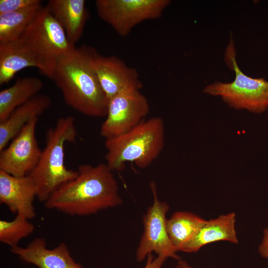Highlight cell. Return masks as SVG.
<instances>
[{
	"mask_svg": "<svg viewBox=\"0 0 268 268\" xmlns=\"http://www.w3.org/2000/svg\"><path fill=\"white\" fill-rule=\"evenodd\" d=\"M77 175L57 189L44 202L48 209L86 216L120 205L117 181L106 163L82 164Z\"/></svg>",
	"mask_w": 268,
	"mask_h": 268,
	"instance_id": "cell-1",
	"label": "cell"
},
{
	"mask_svg": "<svg viewBox=\"0 0 268 268\" xmlns=\"http://www.w3.org/2000/svg\"><path fill=\"white\" fill-rule=\"evenodd\" d=\"M96 51L84 45L74 47L57 61L51 79L66 103L84 115L105 117L109 99L93 67Z\"/></svg>",
	"mask_w": 268,
	"mask_h": 268,
	"instance_id": "cell-2",
	"label": "cell"
},
{
	"mask_svg": "<svg viewBox=\"0 0 268 268\" xmlns=\"http://www.w3.org/2000/svg\"><path fill=\"white\" fill-rule=\"evenodd\" d=\"M77 130L74 117L59 118L46 133V144L39 160L29 175L37 189V198L45 202L60 187L74 179L77 170L67 168L65 163V145L75 141Z\"/></svg>",
	"mask_w": 268,
	"mask_h": 268,
	"instance_id": "cell-3",
	"label": "cell"
},
{
	"mask_svg": "<svg viewBox=\"0 0 268 268\" xmlns=\"http://www.w3.org/2000/svg\"><path fill=\"white\" fill-rule=\"evenodd\" d=\"M164 142L162 119L156 116L144 120L128 132L105 139L106 163L113 172L122 171L129 162L146 168L159 156Z\"/></svg>",
	"mask_w": 268,
	"mask_h": 268,
	"instance_id": "cell-4",
	"label": "cell"
},
{
	"mask_svg": "<svg viewBox=\"0 0 268 268\" xmlns=\"http://www.w3.org/2000/svg\"><path fill=\"white\" fill-rule=\"evenodd\" d=\"M229 68L235 72L230 82L216 81L206 86L205 93L220 97L230 107L261 114L268 110V81L264 78H253L244 73L236 59V51L231 38L224 55Z\"/></svg>",
	"mask_w": 268,
	"mask_h": 268,
	"instance_id": "cell-5",
	"label": "cell"
},
{
	"mask_svg": "<svg viewBox=\"0 0 268 268\" xmlns=\"http://www.w3.org/2000/svg\"><path fill=\"white\" fill-rule=\"evenodd\" d=\"M36 57L40 71L51 79L58 60L75 46L68 41L66 33L47 6L19 39Z\"/></svg>",
	"mask_w": 268,
	"mask_h": 268,
	"instance_id": "cell-6",
	"label": "cell"
},
{
	"mask_svg": "<svg viewBox=\"0 0 268 268\" xmlns=\"http://www.w3.org/2000/svg\"><path fill=\"white\" fill-rule=\"evenodd\" d=\"M169 0H97L99 16L120 36L125 37L143 21L161 17Z\"/></svg>",
	"mask_w": 268,
	"mask_h": 268,
	"instance_id": "cell-7",
	"label": "cell"
},
{
	"mask_svg": "<svg viewBox=\"0 0 268 268\" xmlns=\"http://www.w3.org/2000/svg\"><path fill=\"white\" fill-rule=\"evenodd\" d=\"M153 202L143 216V232L136 250L138 262L143 261L153 252L166 258L180 260L178 252L169 237L167 230L166 213L169 205L159 200L155 182L150 183Z\"/></svg>",
	"mask_w": 268,
	"mask_h": 268,
	"instance_id": "cell-8",
	"label": "cell"
},
{
	"mask_svg": "<svg viewBox=\"0 0 268 268\" xmlns=\"http://www.w3.org/2000/svg\"><path fill=\"white\" fill-rule=\"evenodd\" d=\"M149 110L148 101L140 90L132 89L119 93L109 100L100 135L107 139L128 132L145 120Z\"/></svg>",
	"mask_w": 268,
	"mask_h": 268,
	"instance_id": "cell-9",
	"label": "cell"
},
{
	"mask_svg": "<svg viewBox=\"0 0 268 268\" xmlns=\"http://www.w3.org/2000/svg\"><path fill=\"white\" fill-rule=\"evenodd\" d=\"M38 118L30 121L0 151V170L15 176L28 175L36 166L41 155L36 137Z\"/></svg>",
	"mask_w": 268,
	"mask_h": 268,
	"instance_id": "cell-10",
	"label": "cell"
},
{
	"mask_svg": "<svg viewBox=\"0 0 268 268\" xmlns=\"http://www.w3.org/2000/svg\"><path fill=\"white\" fill-rule=\"evenodd\" d=\"M93 67L100 84L109 100L125 91L140 90L142 83L137 70L119 58L103 56L96 52Z\"/></svg>",
	"mask_w": 268,
	"mask_h": 268,
	"instance_id": "cell-11",
	"label": "cell"
},
{
	"mask_svg": "<svg viewBox=\"0 0 268 268\" xmlns=\"http://www.w3.org/2000/svg\"><path fill=\"white\" fill-rule=\"evenodd\" d=\"M36 185L28 175L15 176L0 170V202L16 214L31 220L36 216Z\"/></svg>",
	"mask_w": 268,
	"mask_h": 268,
	"instance_id": "cell-12",
	"label": "cell"
},
{
	"mask_svg": "<svg viewBox=\"0 0 268 268\" xmlns=\"http://www.w3.org/2000/svg\"><path fill=\"white\" fill-rule=\"evenodd\" d=\"M10 250L22 261L38 268H67L74 261L65 243L50 249L42 238L34 239L25 247L18 246Z\"/></svg>",
	"mask_w": 268,
	"mask_h": 268,
	"instance_id": "cell-13",
	"label": "cell"
},
{
	"mask_svg": "<svg viewBox=\"0 0 268 268\" xmlns=\"http://www.w3.org/2000/svg\"><path fill=\"white\" fill-rule=\"evenodd\" d=\"M85 3L84 0H50L46 5L74 46L80 39L89 18Z\"/></svg>",
	"mask_w": 268,
	"mask_h": 268,
	"instance_id": "cell-14",
	"label": "cell"
},
{
	"mask_svg": "<svg viewBox=\"0 0 268 268\" xmlns=\"http://www.w3.org/2000/svg\"><path fill=\"white\" fill-rule=\"evenodd\" d=\"M51 103L49 96L38 94L16 108L4 121L0 123V151L7 146L30 121L39 118Z\"/></svg>",
	"mask_w": 268,
	"mask_h": 268,
	"instance_id": "cell-15",
	"label": "cell"
},
{
	"mask_svg": "<svg viewBox=\"0 0 268 268\" xmlns=\"http://www.w3.org/2000/svg\"><path fill=\"white\" fill-rule=\"evenodd\" d=\"M235 222L236 214L234 212L205 220L194 237L183 246L181 251L196 252L207 244L219 241L238 243Z\"/></svg>",
	"mask_w": 268,
	"mask_h": 268,
	"instance_id": "cell-16",
	"label": "cell"
},
{
	"mask_svg": "<svg viewBox=\"0 0 268 268\" xmlns=\"http://www.w3.org/2000/svg\"><path fill=\"white\" fill-rule=\"evenodd\" d=\"M40 65L33 53L19 39L0 42V85L8 83L19 71Z\"/></svg>",
	"mask_w": 268,
	"mask_h": 268,
	"instance_id": "cell-17",
	"label": "cell"
},
{
	"mask_svg": "<svg viewBox=\"0 0 268 268\" xmlns=\"http://www.w3.org/2000/svg\"><path fill=\"white\" fill-rule=\"evenodd\" d=\"M43 86L36 77L17 79L11 86L0 92V123L4 121L18 107L39 94Z\"/></svg>",
	"mask_w": 268,
	"mask_h": 268,
	"instance_id": "cell-18",
	"label": "cell"
},
{
	"mask_svg": "<svg viewBox=\"0 0 268 268\" xmlns=\"http://www.w3.org/2000/svg\"><path fill=\"white\" fill-rule=\"evenodd\" d=\"M205 220L187 211H178L167 220V232L171 241L177 251L191 240Z\"/></svg>",
	"mask_w": 268,
	"mask_h": 268,
	"instance_id": "cell-19",
	"label": "cell"
},
{
	"mask_svg": "<svg viewBox=\"0 0 268 268\" xmlns=\"http://www.w3.org/2000/svg\"><path fill=\"white\" fill-rule=\"evenodd\" d=\"M41 4L0 14V42L19 39L42 8Z\"/></svg>",
	"mask_w": 268,
	"mask_h": 268,
	"instance_id": "cell-20",
	"label": "cell"
},
{
	"mask_svg": "<svg viewBox=\"0 0 268 268\" xmlns=\"http://www.w3.org/2000/svg\"><path fill=\"white\" fill-rule=\"evenodd\" d=\"M24 216L16 214L12 220H0V242L13 248L30 235L34 230V225Z\"/></svg>",
	"mask_w": 268,
	"mask_h": 268,
	"instance_id": "cell-21",
	"label": "cell"
},
{
	"mask_svg": "<svg viewBox=\"0 0 268 268\" xmlns=\"http://www.w3.org/2000/svg\"><path fill=\"white\" fill-rule=\"evenodd\" d=\"M42 2L40 0H0V14L21 10Z\"/></svg>",
	"mask_w": 268,
	"mask_h": 268,
	"instance_id": "cell-22",
	"label": "cell"
},
{
	"mask_svg": "<svg viewBox=\"0 0 268 268\" xmlns=\"http://www.w3.org/2000/svg\"><path fill=\"white\" fill-rule=\"evenodd\" d=\"M166 259V258L161 256H157L155 258L152 253L149 254L147 256V261L144 268H161Z\"/></svg>",
	"mask_w": 268,
	"mask_h": 268,
	"instance_id": "cell-23",
	"label": "cell"
},
{
	"mask_svg": "<svg viewBox=\"0 0 268 268\" xmlns=\"http://www.w3.org/2000/svg\"><path fill=\"white\" fill-rule=\"evenodd\" d=\"M263 238L259 247V252L264 258L268 260V228L264 229Z\"/></svg>",
	"mask_w": 268,
	"mask_h": 268,
	"instance_id": "cell-24",
	"label": "cell"
},
{
	"mask_svg": "<svg viewBox=\"0 0 268 268\" xmlns=\"http://www.w3.org/2000/svg\"><path fill=\"white\" fill-rule=\"evenodd\" d=\"M174 268H192L185 261L181 259L178 260L177 265Z\"/></svg>",
	"mask_w": 268,
	"mask_h": 268,
	"instance_id": "cell-25",
	"label": "cell"
},
{
	"mask_svg": "<svg viewBox=\"0 0 268 268\" xmlns=\"http://www.w3.org/2000/svg\"><path fill=\"white\" fill-rule=\"evenodd\" d=\"M67 268H86L82 266L80 264L73 261Z\"/></svg>",
	"mask_w": 268,
	"mask_h": 268,
	"instance_id": "cell-26",
	"label": "cell"
},
{
	"mask_svg": "<svg viewBox=\"0 0 268 268\" xmlns=\"http://www.w3.org/2000/svg\"></svg>",
	"mask_w": 268,
	"mask_h": 268,
	"instance_id": "cell-27",
	"label": "cell"
}]
</instances>
